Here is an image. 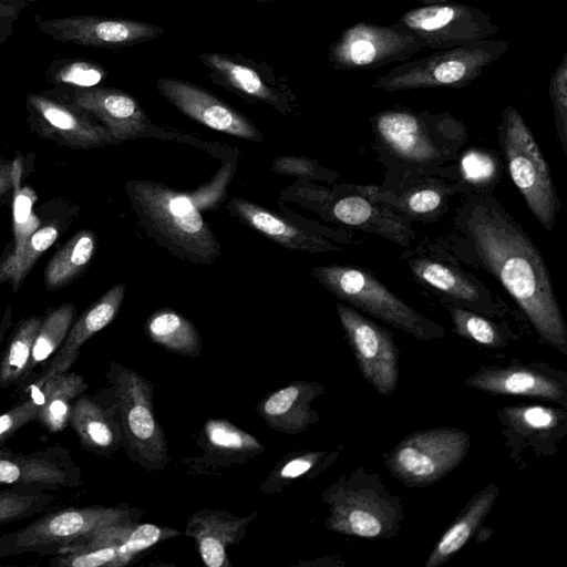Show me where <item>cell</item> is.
<instances>
[{
	"mask_svg": "<svg viewBox=\"0 0 567 567\" xmlns=\"http://www.w3.org/2000/svg\"><path fill=\"white\" fill-rule=\"evenodd\" d=\"M433 241L460 264L491 275L517 303L539 339L567 354V327L545 259L496 197L463 195L451 231Z\"/></svg>",
	"mask_w": 567,
	"mask_h": 567,
	"instance_id": "cell-1",
	"label": "cell"
},
{
	"mask_svg": "<svg viewBox=\"0 0 567 567\" xmlns=\"http://www.w3.org/2000/svg\"><path fill=\"white\" fill-rule=\"evenodd\" d=\"M378 159L392 172L446 177L447 165L468 141L466 126L447 111H415L395 105L369 118Z\"/></svg>",
	"mask_w": 567,
	"mask_h": 567,
	"instance_id": "cell-2",
	"label": "cell"
},
{
	"mask_svg": "<svg viewBox=\"0 0 567 567\" xmlns=\"http://www.w3.org/2000/svg\"><path fill=\"white\" fill-rule=\"evenodd\" d=\"M132 208L148 236L179 258L212 264L220 245L188 194L153 181L125 184Z\"/></svg>",
	"mask_w": 567,
	"mask_h": 567,
	"instance_id": "cell-3",
	"label": "cell"
},
{
	"mask_svg": "<svg viewBox=\"0 0 567 567\" xmlns=\"http://www.w3.org/2000/svg\"><path fill=\"white\" fill-rule=\"evenodd\" d=\"M322 499L329 507L326 527L348 536L393 537L405 516L401 497L386 488L379 474L363 466L328 486Z\"/></svg>",
	"mask_w": 567,
	"mask_h": 567,
	"instance_id": "cell-4",
	"label": "cell"
},
{
	"mask_svg": "<svg viewBox=\"0 0 567 567\" xmlns=\"http://www.w3.org/2000/svg\"><path fill=\"white\" fill-rule=\"evenodd\" d=\"M311 274L346 305L416 340L430 341L445 334L443 326L404 302L364 268L349 265L316 266L311 268Z\"/></svg>",
	"mask_w": 567,
	"mask_h": 567,
	"instance_id": "cell-5",
	"label": "cell"
},
{
	"mask_svg": "<svg viewBox=\"0 0 567 567\" xmlns=\"http://www.w3.org/2000/svg\"><path fill=\"white\" fill-rule=\"evenodd\" d=\"M504 166L528 209L546 231L555 227L560 212L550 168L523 116L507 105L497 127Z\"/></svg>",
	"mask_w": 567,
	"mask_h": 567,
	"instance_id": "cell-6",
	"label": "cell"
},
{
	"mask_svg": "<svg viewBox=\"0 0 567 567\" xmlns=\"http://www.w3.org/2000/svg\"><path fill=\"white\" fill-rule=\"evenodd\" d=\"M509 49L505 40L486 39L466 45L435 50L408 60L378 76L372 87L385 92L419 89H462L477 80L485 68Z\"/></svg>",
	"mask_w": 567,
	"mask_h": 567,
	"instance_id": "cell-7",
	"label": "cell"
},
{
	"mask_svg": "<svg viewBox=\"0 0 567 567\" xmlns=\"http://www.w3.org/2000/svg\"><path fill=\"white\" fill-rule=\"evenodd\" d=\"M295 194L303 206L340 227L377 235L406 249L416 238L412 221L375 203L367 185L323 187L305 183Z\"/></svg>",
	"mask_w": 567,
	"mask_h": 567,
	"instance_id": "cell-8",
	"label": "cell"
},
{
	"mask_svg": "<svg viewBox=\"0 0 567 567\" xmlns=\"http://www.w3.org/2000/svg\"><path fill=\"white\" fill-rule=\"evenodd\" d=\"M400 260L406 265L414 280L440 301L492 319H503L508 311L499 296L433 240L406 251Z\"/></svg>",
	"mask_w": 567,
	"mask_h": 567,
	"instance_id": "cell-9",
	"label": "cell"
},
{
	"mask_svg": "<svg viewBox=\"0 0 567 567\" xmlns=\"http://www.w3.org/2000/svg\"><path fill=\"white\" fill-rule=\"evenodd\" d=\"M106 377L113 385L127 454L148 470H163L168 461L167 444L153 412L152 383L115 362Z\"/></svg>",
	"mask_w": 567,
	"mask_h": 567,
	"instance_id": "cell-10",
	"label": "cell"
},
{
	"mask_svg": "<svg viewBox=\"0 0 567 567\" xmlns=\"http://www.w3.org/2000/svg\"><path fill=\"white\" fill-rule=\"evenodd\" d=\"M138 511L85 506L45 512L27 526L0 536V557L51 554L102 527L133 520Z\"/></svg>",
	"mask_w": 567,
	"mask_h": 567,
	"instance_id": "cell-11",
	"label": "cell"
},
{
	"mask_svg": "<svg viewBox=\"0 0 567 567\" xmlns=\"http://www.w3.org/2000/svg\"><path fill=\"white\" fill-rule=\"evenodd\" d=\"M470 445V434L458 427L416 431L403 437L384 455V464L406 487H424L457 467Z\"/></svg>",
	"mask_w": 567,
	"mask_h": 567,
	"instance_id": "cell-12",
	"label": "cell"
},
{
	"mask_svg": "<svg viewBox=\"0 0 567 567\" xmlns=\"http://www.w3.org/2000/svg\"><path fill=\"white\" fill-rule=\"evenodd\" d=\"M417 39L425 49L444 50L491 39L499 30L480 8L458 2L422 6L390 24Z\"/></svg>",
	"mask_w": 567,
	"mask_h": 567,
	"instance_id": "cell-13",
	"label": "cell"
},
{
	"mask_svg": "<svg viewBox=\"0 0 567 567\" xmlns=\"http://www.w3.org/2000/svg\"><path fill=\"white\" fill-rule=\"evenodd\" d=\"M370 197L411 221L431 224L452 209L455 196L468 194L460 182L436 174L386 171L381 185H367Z\"/></svg>",
	"mask_w": 567,
	"mask_h": 567,
	"instance_id": "cell-14",
	"label": "cell"
},
{
	"mask_svg": "<svg viewBox=\"0 0 567 567\" xmlns=\"http://www.w3.org/2000/svg\"><path fill=\"white\" fill-rule=\"evenodd\" d=\"M24 106L30 131L60 146L91 150L117 144L102 124L71 102L59 86L29 93Z\"/></svg>",
	"mask_w": 567,
	"mask_h": 567,
	"instance_id": "cell-15",
	"label": "cell"
},
{
	"mask_svg": "<svg viewBox=\"0 0 567 567\" xmlns=\"http://www.w3.org/2000/svg\"><path fill=\"white\" fill-rule=\"evenodd\" d=\"M424 49L417 39L391 25L359 22L344 29L330 45L329 61L336 70H373L411 60Z\"/></svg>",
	"mask_w": 567,
	"mask_h": 567,
	"instance_id": "cell-16",
	"label": "cell"
},
{
	"mask_svg": "<svg viewBox=\"0 0 567 567\" xmlns=\"http://www.w3.org/2000/svg\"><path fill=\"white\" fill-rule=\"evenodd\" d=\"M227 210L245 226L293 250L309 254L343 252L341 245L353 246L358 243L347 228L322 227L306 220V226H302L245 198L229 199Z\"/></svg>",
	"mask_w": 567,
	"mask_h": 567,
	"instance_id": "cell-17",
	"label": "cell"
},
{
	"mask_svg": "<svg viewBox=\"0 0 567 567\" xmlns=\"http://www.w3.org/2000/svg\"><path fill=\"white\" fill-rule=\"evenodd\" d=\"M336 309L361 374L378 393L392 394L400 357L392 332L349 305L338 302Z\"/></svg>",
	"mask_w": 567,
	"mask_h": 567,
	"instance_id": "cell-18",
	"label": "cell"
},
{
	"mask_svg": "<svg viewBox=\"0 0 567 567\" xmlns=\"http://www.w3.org/2000/svg\"><path fill=\"white\" fill-rule=\"evenodd\" d=\"M33 21L52 40L82 47L123 48L163 33L157 25L103 16L73 14L45 19L34 14Z\"/></svg>",
	"mask_w": 567,
	"mask_h": 567,
	"instance_id": "cell-19",
	"label": "cell"
},
{
	"mask_svg": "<svg viewBox=\"0 0 567 567\" xmlns=\"http://www.w3.org/2000/svg\"><path fill=\"white\" fill-rule=\"evenodd\" d=\"M465 384L494 395L536 398L567 406V374L543 362L482 367Z\"/></svg>",
	"mask_w": 567,
	"mask_h": 567,
	"instance_id": "cell-20",
	"label": "cell"
},
{
	"mask_svg": "<svg viewBox=\"0 0 567 567\" xmlns=\"http://www.w3.org/2000/svg\"><path fill=\"white\" fill-rule=\"evenodd\" d=\"M497 419L511 457L516 462L526 450L535 455L554 454L567 432L564 408L523 403L498 410Z\"/></svg>",
	"mask_w": 567,
	"mask_h": 567,
	"instance_id": "cell-21",
	"label": "cell"
},
{
	"mask_svg": "<svg viewBox=\"0 0 567 567\" xmlns=\"http://www.w3.org/2000/svg\"><path fill=\"white\" fill-rule=\"evenodd\" d=\"M82 484V471L68 449L55 445L17 453L0 447V485H34L53 491Z\"/></svg>",
	"mask_w": 567,
	"mask_h": 567,
	"instance_id": "cell-22",
	"label": "cell"
},
{
	"mask_svg": "<svg viewBox=\"0 0 567 567\" xmlns=\"http://www.w3.org/2000/svg\"><path fill=\"white\" fill-rule=\"evenodd\" d=\"M157 89L181 113L209 128L252 142L264 140L249 118L193 83L162 78Z\"/></svg>",
	"mask_w": 567,
	"mask_h": 567,
	"instance_id": "cell-23",
	"label": "cell"
},
{
	"mask_svg": "<svg viewBox=\"0 0 567 567\" xmlns=\"http://www.w3.org/2000/svg\"><path fill=\"white\" fill-rule=\"evenodd\" d=\"M55 86H59L71 102L96 118L117 143L147 134L148 118L131 94L115 87L99 85Z\"/></svg>",
	"mask_w": 567,
	"mask_h": 567,
	"instance_id": "cell-24",
	"label": "cell"
},
{
	"mask_svg": "<svg viewBox=\"0 0 567 567\" xmlns=\"http://www.w3.org/2000/svg\"><path fill=\"white\" fill-rule=\"evenodd\" d=\"M125 291V285L117 284L91 303L72 323L63 343L40 377L47 379L55 373L69 371L78 359L81 347L115 319Z\"/></svg>",
	"mask_w": 567,
	"mask_h": 567,
	"instance_id": "cell-25",
	"label": "cell"
},
{
	"mask_svg": "<svg viewBox=\"0 0 567 567\" xmlns=\"http://www.w3.org/2000/svg\"><path fill=\"white\" fill-rule=\"evenodd\" d=\"M256 515L237 517L227 512L203 509L188 519L184 534L195 539L207 567L229 566L227 547L244 537L247 525Z\"/></svg>",
	"mask_w": 567,
	"mask_h": 567,
	"instance_id": "cell-26",
	"label": "cell"
},
{
	"mask_svg": "<svg viewBox=\"0 0 567 567\" xmlns=\"http://www.w3.org/2000/svg\"><path fill=\"white\" fill-rule=\"evenodd\" d=\"M323 391L320 383L293 381L267 396L257 406V411L270 427L297 434L319 420L311 402Z\"/></svg>",
	"mask_w": 567,
	"mask_h": 567,
	"instance_id": "cell-27",
	"label": "cell"
},
{
	"mask_svg": "<svg viewBox=\"0 0 567 567\" xmlns=\"http://www.w3.org/2000/svg\"><path fill=\"white\" fill-rule=\"evenodd\" d=\"M116 412V405L115 409L107 408L99 399L82 393L72 404L69 425L87 451L109 456L123 443Z\"/></svg>",
	"mask_w": 567,
	"mask_h": 567,
	"instance_id": "cell-28",
	"label": "cell"
},
{
	"mask_svg": "<svg viewBox=\"0 0 567 567\" xmlns=\"http://www.w3.org/2000/svg\"><path fill=\"white\" fill-rule=\"evenodd\" d=\"M498 493V487L494 483H489L472 496L434 545L424 567H439L460 551L478 532L493 508Z\"/></svg>",
	"mask_w": 567,
	"mask_h": 567,
	"instance_id": "cell-29",
	"label": "cell"
},
{
	"mask_svg": "<svg viewBox=\"0 0 567 567\" xmlns=\"http://www.w3.org/2000/svg\"><path fill=\"white\" fill-rule=\"evenodd\" d=\"M71 217L70 212L44 220L19 251L3 254L0 258V284L10 282L12 292H17L38 259L66 229Z\"/></svg>",
	"mask_w": 567,
	"mask_h": 567,
	"instance_id": "cell-30",
	"label": "cell"
},
{
	"mask_svg": "<svg viewBox=\"0 0 567 567\" xmlns=\"http://www.w3.org/2000/svg\"><path fill=\"white\" fill-rule=\"evenodd\" d=\"M97 248L91 229H81L51 256L44 268V286L50 291L68 287L89 269Z\"/></svg>",
	"mask_w": 567,
	"mask_h": 567,
	"instance_id": "cell-31",
	"label": "cell"
},
{
	"mask_svg": "<svg viewBox=\"0 0 567 567\" xmlns=\"http://www.w3.org/2000/svg\"><path fill=\"white\" fill-rule=\"evenodd\" d=\"M44 380L43 402L37 421L49 432L58 433L69 425L72 404L85 392L87 383L82 375L69 371L55 373Z\"/></svg>",
	"mask_w": 567,
	"mask_h": 567,
	"instance_id": "cell-32",
	"label": "cell"
},
{
	"mask_svg": "<svg viewBox=\"0 0 567 567\" xmlns=\"http://www.w3.org/2000/svg\"><path fill=\"white\" fill-rule=\"evenodd\" d=\"M502 155L485 147L464 148L449 165L447 176L462 183L468 193L492 194L504 173Z\"/></svg>",
	"mask_w": 567,
	"mask_h": 567,
	"instance_id": "cell-33",
	"label": "cell"
},
{
	"mask_svg": "<svg viewBox=\"0 0 567 567\" xmlns=\"http://www.w3.org/2000/svg\"><path fill=\"white\" fill-rule=\"evenodd\" d=\"M145 333L156 344L184 355L197 357L202 351L200 336L188 319L169 308L153 312L145 322Z\"/></svg>",
	"mask_w": 567,
	"mask_h": 567,
	"instance_id": "cell-34",
	"label": "cell"
},
{
	"mask_svg": "<svg viewBox=\"0 0 567 567\" xmlns=\"http://www.w3.org/2000/svg\"><path fill=\"white\" fill-rule=\"evenodd\" d=\"M450 313L454 332L478 346L498 349L507 347L515 339L514 332L505 322H496L492 318L472 310L440 301Z\"/></svg>",
	"mask_w": 567,
	"mask_h": 567,
	"instance_id": "cell-35",
	"label": "cell"
},
{
	"mask_svg": "<svg viewBox=\"0 0 567 567\" xmlns=\"http://www.w3.org/2000/svg\"><path fill=\"white\" fill-rule=\"evenodd\" d=\"M42 318L41 316L24 318L11 333L0 358L1 389L23 382Z\"/></svg>",
	"mask_w": 567,
	"mask_h": 567,
	"instance_id": "cell-36",
	"label": "cell"
},
{
	"mask_svg": "<svg viewBox=\"0 0 567 567\" xmlns=\"http://www.w3.org/2000/svg\"><path fill=\"white\" fill-rule=\"evenodd\" d=\"M200 60L240 93L280 107L278 95L255 70L219 53H205L200 56Z\"/></svg>",
	"mask_w": 567,
	"mask_h": 567,
	"instance_id": "cell-37",
	"label": "cell"
},
{
	"mask_svg": "<svg viewBox=\"0 0 567 567\" xmlns=\"http://www.w3.org/2000/svg\"><path fill=\"white\" fill-rule=\"evenodd\" d=\"M56 503L52 489L34 485H11L0 489V525L42 514Z\"/></svg>",
	"mask_w": 567,
	"mask_h": 567,
	"instance_id": "cell-38",
	"label": "cell"
},
{
	"mask_svg": "<svg viewBox=\"0 0 567 567\" xmlns=\"http://www.w3.org/2000/svg\"><path fill=\"white\" fill-rule=\"evenodd\" d=\"M75 315V306L68 302L51 309L42 318L33 342L25 378L37 365L45 362L58 351L69 333Z\"/></svg>",
	"mask_w": 567,
	"mask_h": 567,
	"instance_id": "cell-39",
	"label": "cell"
},
{
	"mask_svg": "<svg viewBox=\"0 0 567 567\" xmlns=\"http://www.w3.org/2000/svg\"><path fill=\"white\" fill-rule=\"evenodd\" d=\"M204 434L208 450L226 460H243L264 451V446L255 436L225 420H209L205 424Z\"/></svg>",
	"mask_w": 567,
	"mask_h": 567,
	"instance_id": "cell-40",
	"label": "cell"
},
{
	"mask_svg": "<svg viewBox=\"0 0 567 567\" xmlns=\"http://www.w3.org/2000/svg\"><path fill=\"white\" fill-rule=\"evenodd\" d=\"M339 451L330 453L323 451H310L296 455L287 456L278 466L272 471L266 483L261 486L265 493H272L278 491L292 481L309 476L311 473L316 475L329 466L339 455Z\"/></svg>",
	"mask_w": 567,
	"mask_h": 567,
	"instance_id": "cell-41",
	"label": "cell"
},
{
	"mask_svg": "<svg viewBox=\"0 0 567 567\" xmlns=\"http://www.w3.org/2000/svg\"><path fill=\"white\" fill-rule=\"evenodd\" d=\"M47 82L60 86H97L107 75L97 62L83 58H59L52 60L45 70Z\"/></svg>",
	"mask_w": 567,
	"mask_h": 567,
	"instance_id": "cell-42",
	"label": "cell"
},
{
	"mask_svg": "<svg viewBox=\"0 0 567 567\" xmlns=\"http://www.w3.org/2000/svg\"><path fill=\"white\" fill-rule=\"evenodd\" d=\"M35 192L29 187H18L12 199L13 240L7 252L19 251L28 238L41 226L42 220L33 210L37 202Z\"/></svg>",
	"mask_w": 567,
	"mask_h": 567,
	"instance_id": "cell-43",
	"label": "cell"
},
{
	"mask_svg": "<svg viewBox=\"0 0 567 567\" xmlns=\"http://www.w3.org/2000/svg\"><path fill=\"white\" fill-rule=\"evenodd\" d=\"M44 381L41 377L37 378L28 386V395L16 406L0 414V447L18 430L37 420L38 411L43 402L42 385Z\"/></svg>",
	"mask_w": 567,
	"mask_h": 567,
	"instance_id": "cell-44",
	"label": "cell"
},
{
	"mask_svg": "<svg viewBox=\"0 0 567 567\" xmlns=\"http://www.w3.org/2000/svg\"><path fill=\"white\" fill-rule=\"evenodd\" d=\"M127 564L128 561L117 545L56 554L50 559L51 566L59 567H118Z\"/></svg>",
	"mask_w": 567,
	"mask_h": 567,
	"instance_id": "cell-45",
	"label": "cell"
},
{
	"mask_svg": "<svg viewBox=\"0 0 567 567\" xmlns=\"http://www.w3.org/2000/svg\"><path fill=\"white\" fill-rule=\"evenodd\" d=\"M556 134L564 154H567V52L554 71L548 87Z\"/></svg>",
	"mask_w": 567,
	"mask_h": 567,
	"instance_id": "cell-46",
	"label": "cell"
},
{
	"mask_svg": "<svg viewBox=\"0 0 567 567\" xmlns=\"http://www.w3.org/2000/svg\"><path fill=\"white\" fill-rule=\"evenodd\" d=\"M271 169L286 176H296L301 179L324 181L333 183L338 173L320 165L319 162L298 155L279 156L274 159Z\"/></svg>",
	"mask_w": 567,
	"mask_h": 567,
	"instance_id": "cell-47",
	"label": "cell"
},
{
	"mask_svg": "<svg viewBox=\"0 0 567 567\" xmlns=\"http://www.w3.org/2000/svg\"><path fill=\"white\" fill-rule=\"evenodd\" d=\"M25 163L19 155L13 159L0 156V205L13 199L25 172Z\"/></svg>",
	"mask_w": 567,
	"mask_h": 567,
	"instance_id": "cell-48",
	"label": "cell"
},
{
	"mask_svg": "<svg viewBox=\"0 0 567 567\" xmlns=\"http://www.w3.org/2000/svg\"><path fill=\"white\" fill-rule=\"evenodd\" d=\"M29 3L28 0H0V44L12 35L16 22Z\"/></svg>",
	"mask_w": 567,
	"mask_h": 567,
	"instance_id": "cell-49",
	"label": "cell"
},
{
	"mask_svg": "<svg viewBox=\"0 0 567 567\" xmlns=\"http://www.w3.org/2000/svg\"><path fill=\"white\" fill-rule=\"evenodd\" d=\"M423 6L429 4H437V3H447V2H456V0H417Z\"/></svg>",
	"mask_w": 567,
	"mask_h": 567,
	"instance_id": "cell-50",
	"label": "cell"
},
{
	"mask_svg": "<svg viewBox=\"0 0 567 567\" xmlns=\"http://www.w3.org/2000/svg\"><path fill=\"white\" fill-rule=\"evenodd\" d=\"M29 2H35V1H39V0H28Z\"/></svg>",
	"mask_w": 567,
	"mask_h": 567,
	"instance_id": "cell-51",
	"label": "cell"
}]
</instances>
